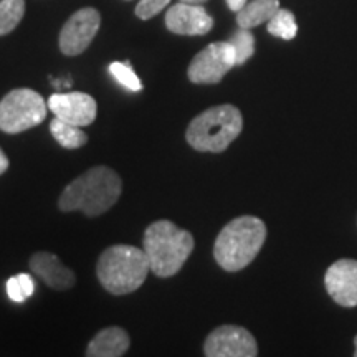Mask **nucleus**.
Segmentation results:
<instances>
[{
  "label": "nucleus",
  "mask_w": 357,
  "mask_h": 357,
  "mask_svg": "<svg viewBox=\"0 0 357 357\" xmlns=\"http://www.w3.org/2000/svg\"><path fill=\"white\" fill-rule=\"evenodd\" d=\"M123 182L118 172L106 166H96L65 187L58 207L63 212L79 211L86 217H98L118 202Z\"/></svg>",
  "instance_id": "1"
},
{
  "label": "nucleus",
  "mask_w": 357,
  "mask_h": 357,
  "mask_svg": "<svg viewBox=\"0 0 357 357\" xmlns=\"http://www.w3.org/2000/svg\"><path fill=\"white\" fill-rule=\"evenodd\" d=\"M266 240V225L253 215L236 217L223 227L213 245V258L225 271H240L255 260Z\"/></svg>",
  "instance_id": "2"
},
{
  "label": "nucleus",
  "mask_w": 357,
  "mask_h": 357,
  "mask_svg": "<svg viewBox=\"0 0 357 357\" xmlns=\"http://www.w3.org/2000/svg\"><path fill=\"white\" fill-rule=\"evenodd\" d=\"M194 236L171 220L151 223L144 231V250L151 271L159 278L177 275L194 252Z\"/></svg>",
  "instance_id": "3"
},
{
  "label": "nucleus",
  "mask_w": 357,
  "mask_h": 357,
  "mask_svg": "<svg viewBox=\"0 0 357 357\" xmlns=\"http://www.w3.org/2000/svg\"><path fill=\"white\" fill-rule=\"evenodd\" d=\"M151 271L144 250L132 245H113L101 253L96 275L102 288L116 296L134 293L141 288Z\"/></svg>",
  "instance_id": "4"
},
{
  "label": "nucleus",
  "mask_w": 357,
  "mask_h": 357,
  "mask_svg": "<svg viewBox=\"0 0 357 357\" xmlns=\"http://www.w3.org/2000/svg\"><path fill=\"white\" fill-rule=\"evenodd\" d=\"M243 118L234 105H220L195 116L187 128L185 139L199 153H223L240 136Z\"/></svg>",
  "instance_id": "5"
},
{
  "label": "nucleus",
  "mask_w": 357,
  "mask_h": 357,
  "mask_svg": "<svg viewBox=\"0 0 357 357\" xmlns=\"http://www.w3.org/2000/svg\"><path fill=\"white\" fill-rule=\"evenodd\" d=\"M47 118V102L30 88H17L0 101V131L19 134L38 126Z\"/></svg>",
  "instance_id": "6"
},
{
  "label": "nucleus",
  "mask_w": 357,
  "mask_h": 357,
  "mask_svg": "<svg viewBox=\"0 0 357 357\" xmlns=\"http://www.w3.org/2000/svg\"><path fill=\"white\" fill-rule=\"evenodd\" d=\"M236 65V53L230 42H215L192 58L187 77L194 84H217Z\"/></svg>",
  "instance_id": "7"
},
{
  "label": "nucleus",
  "mask_w": 357,
  "mask_h": 357,
  "mask_svg": "<svg viewBox=\"0 0 357 357\" xmlns=\"http://www.w3.org/2000/svg\"><path fill=\"white\" fill-rule=\"evenodd\" d=\"M204 354L207 357H255L258 344L248 329L223 324L213 329L205 339Z\"/></svg>",
  "instance_id": "8"
},
{
  "label": "nucleus",
  "mask_w": 357,
  "mask_h": 357,
  "mask_svg": "<svg viewBox=\"0 0 357 357\" xmlns=\"http://www.w3.org/2000/svg\"><path fill=\"white\" fill-rule=\"evenodd\" d=\"M101 26V15L96 8L84 7L75 12L61 29L58 45L66 56H77L86 50Z\"/></svg>",
  "instance_id": "9"
},
{
  "label": "nucleus",
  "mask_w": 357,
  "mask_h": 357,
  "mask_svg": "<svg viewBox=\"0 0 357 357\" xmlns=\"http://www.w3.org/2000/svg\"><path fill=\"white\" fill-rule=\"evenodd\" d=\"M48 108L55 118L75 126H89L96 119L95 98L86 93H55L48 98Z\"/></svg>",
  "instance_id": "10"
},
{
  "label": "nucleus",
  "mask_w": 357,
  "mask_h": 357,
  "mask_svg": "<svg viewBox=\"0 0 357 357\" xmlns=\"http://www.w3.org/2000/svg\"><path fill=\"white\" fill-rule=\"evenodd\" d=\"M324 287L329 296L342 307L357 306V260L341 258L326 270Z\"/></svg>",
  "instance_id": "11"
},
{
  "label": "nucleus",
  "mask_w": 357,
  "mask_h": 357,
  "mask_svg": "<svg viewBox=\"0 0 357 357\" xmlns=\"http://www.w3.org/2000/svg\"><path fill=\"white\" fill-rule=\"evenodd\" d=\"M166 26L176 35H205L212 30L213 19L202 6L178 2L166 13Z\"/></svg>",
  "instance_id": "12"
},
{
  "label": "nucleus",
  "mask_w": 357,
  "mask_h": 357,
  "mask_svg": "<svg viewBox=\"0 0 357 357\" xmlns=\"http://www.w3.org/2000/svg\"><path fill=\"white\" fill-rule=\"evenodd\" d=\"M30 270L43 281L45 284L56 289V291H65L75 287V273L68 266L61 263L60 258L53 253L38 252L30 258Z\"/></svg>",
  "instance_id": "13"
},
{
  "label": "nucleus",
  "mask_w": 357,
  "mask_h": 357,
  "mask_svg": "<svg viewBox=\"0 0 357 357\" xmlns=\"http://www.w3.org/2000/svg\"><path fill=\"white\" fill-rule=\"evenodd\" d=\"M131 344L128 333L118 326L102 329L91 339L86 347V356L89 357H119L126 354Z\"/></svg>",
  "instance_id": "14"
},
{
  "label": "nucleus",
  "mask_w": 357,
  "mask_h": 357,
  "mask_svg": "<svg viewBox=\"0 0 357 357\" xmlns=\"http://www.w3.org/2000/svg\"><path fill=\"white\" fill-rule=\"evenodd\" d=\"M280 10V0H253L245 6L242 10L236 12V24L240 29H255L268 20Z\"/></svg>",
  "instance_id": "15"
},
{
  "label": "nucleus",
  "mask_w": 357,
  "mask_h": 357,
  "mask_svg": "<svg viewBox=\"0 0 357 357\" xmlns=\"http://www.w3.org/2000/svg\"><path fill=\"white\" fill-rule=\"evenodd\" d=\"M50 131L58 144L65 147V149H78V147H83L88 142V136L79 129V126L65 123L58 118L50 123Z\"/></svg>",
  "instance_id": "16"
},
{
  "label": "nucleus",
  "mask_w": 357,
  "mask_h": 357,
  "mask_svg": "<svg viewBox=\"0 0 357 357\" xmlns=\"http://www.w3.org/2000/svg\"><path fill=\"white\" fill-rule=\"evenodd\" d=\"M25 15V0H0V37L17 29Z\"/></svg>",
  "instance_id": "17"
},
{
  "label": "nucleus",
  "mask_w": 357,
  "mask_h": 357,
  "mask_svg": "<svg viewBox=\"0 0 357 357\" xmlns=\"http://www.w3.org/2000/svg\"><path fill=\"white\" fill-rule=\"evenodd\" d=\"M268 33L273 37L283 40H293L298 33V24L294 19V13L287 10V8H280L278 12L268 20Z\"/></svg>",
  "instance_id": "18"
},
{
  "label": "nucleus",
  "mask_w": 357,
  "mask_h": 357,
  "mask_svg": "<svg viewBox=\"0 0 357 357\" xmlns=\"http://www.w3.org/2000/svg\"><path fill=\"white\" fill-rule=\"evenodd\" d=\"M229 42L235 48L236 65H243L255 53V37H253L248 29H240L238 32L231 35Z\"/></svg>",
  "instance_id": "19"
},
{
  "label": "nucleus",
  "mask_w": 357,
  "mask_h": 357,
  "mask_svg": "<svg viewBox=\"0 0 357 357\" xmlns=\"http://www.w3.org/2000/svg\"><path fill=\"white\" fill-rule=\"evenodd\" d=\"M109 73L113 75V78L119 84H123L126 89H131V91H141L142 83L141 79L137 78V75L134 73L129 63H121V61H114V63L109 65Z\"/></svg>",
  "instance_id": "20"
},
{
  "label": "nucleus",
  "mask_w": 357,
  "mask_h": 357,
  "mask_svg": "<svg viewBox=\"0 0 357 357\" xmlns=\"http://www.w3.org/2000/svg\"><path fill=\"white\" fill-rule=\"evenodd\" d=\"M171 0H141L136 6V15L141 20H149L166 8Z\"/></svg>",
  "instance_id": "21"
},
{
  "label": "nucleus",
  "mask_w": 357,
  "mask_h": 357,
  "mask_svg": "<svg viewBox=\"0 0 357 357\" xmlns=\"http://www.w3.org/2000/svg\"><path fill=\"white\" fill-rule=\"evenodd\" d=\"M7 294H8V298H10V300L15 301V303H24L26 300L24 288H22V284H20L19 276H12V278H8V281H7Z\"/></svg>",
  "instance_id": "22"
},
{
  "label": "nucleus",
  "mask_w": 357,
  "mask_h": 357,
  "mask_svg": "<svg viewBox=\"0 0 357 357\" xmlns=\"http://www.w3.org/2000/svg\"><path fill=\"white\" fill-rule=\"evenodd\" d=\"M17 276H19L22 288H24L25 296H26V298L32 296L33 291H35V283H33V280L30 278V275H26V273H20V275H17Z\"/></svg>",
  "instance_id": "23"
},
{
  "label": "nucleus",
  "mask_w": 357,
  "mask_h": 357,
  "mask_svg": "<svg viewBox=\"0 0 357 357\" xmlns=\"http://www.w3.org/2000/svg\"><path fill=\"white\" fill-rule=\"evenodd\" d=\"M227 6H229L231 12H240L247 6V0H227Z\"/></svg>",
  "instance_id": "24"
},
{
  "label": "nucleus",
  "mask_w": 357,
  "mask_h": 357,
  "mask_svg": "<svg viewBox=\"0 0 357 357\" xmlns=\"http://www.w3.org/2000/svg\"><path fill=\"white\" fill-rule=\"evenodd\" d=\"M8 169V158L6 155V153L2 151V147H0V176H2L3 172H6Z\"/></svg>",
  "instance_id": "25"
},
{
  "label": "nucleus",
  "mask_w": 357,
  "mask_h": 357,
  "mask_svg": "<svg viewBox=\"0 0 357 357\" xmlns=\"http://www.w3.org/2000/svg\"><path fill=\"white\" fill-rule=\"evenodd\" d=\"M178 2H184V3H194V6H202V3L207 2V0H178Z\"/></svg>",
  "instance_id": "26"
},
{
  "label": "nucleus",
  "mask_w": 357,
  "mask_h": 357,
  "mask_svg": "<svg viewBox=\"0 0 357 357\" xmlns=\"http://www.w3.org/2000/svg\"><path fill=\"white\" fill-rule=\"evenodd\" d=\"M354 347H356V351H354V354L357 356V336L354 337Z\"/></svg>",
  "instance_id": "27"
}]
</instances>
